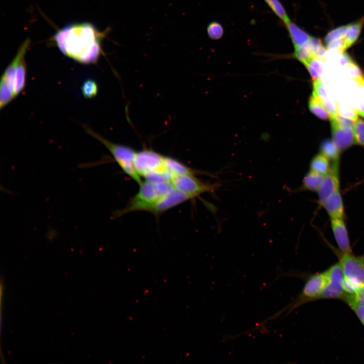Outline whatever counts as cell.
<instances>
[{
    "instance_id": "20",
    "label": "cell",
    "mask_w": 364,
    "mask_h": 364,
    "mask_svg": "<svg viewBox=\"0 0 364 364\" xmlns=\"http://www.w3.org/2000/svg\"><path fill=\"white\" fill-rule=\"evenodd\" d=\"M332 164L330 160L320 153L315 155L310 164V170L325 175L330 170Z\"/></svg>"
},
{
    "instance_id": "28",
    "label": "cell",
    "mask_w": 364,
    "mask_h": 364,
    "mask_svg": "<svg viewBox=\"0 0 364 364\" xmlns=\"http://www.w3.org/2000/svg\"><path fill=\"white\" fill-rule=\"evenodd\" d=\"M98 85L96 81L87 79L83 82L81 86V91L83 96L86 99H92L95 97L98 93Z\"/></svg>"
},
{
    "instance_id": "14",
    "label": "cell",
    "mask_w": 364,
    "mask_h": 364,
    "mask_svg": "<svg viewBox=\"0 0 364 364\" xmlns=\"http://www.w3.org/2000/svg\"><path fill=\"white\" fill-rule=\"evenodd\" d=\"M323 46L324 44L320 39L311 36L310 39L303 45L294 48L293 55L294 58L304 64L314 56Z\"/></svg>"
},
{
    "instance_id": "33",
    "label": "cell",
    "mask_w": 364,
    "mask_h": 364,
    "mask_svg": "<svg viewBox=\"0 0 364 364\" xmlns=\"http://www.w3.org/2000/svg\"><path fill=\"white\" fill-rule=\"evenodd\" d=\"M358 300L364 304V289L357 294Z\"/></svg>"
},
{
    "instance_id": "29",
    "label": "cell",
    "mask_w": 364,
    "mask_h": 364,
    "mask_svg": "<svg viewBox=\"0 0 364 364\" xmlns=\"http://www.w3.org/2000/svg\"><path fill=\"white\" fill-rule=\"evenodd\" d=\"M207 34L212 40H218L223 35L224 29L222 25L217 21L210 22L207 26Z\"/></svg>"
},
{
    "instance_id": "3",
    "label": "cell",
    "mask_w": 364,
    "mask_h": 364,
    "mask_svg": "<svg viewBox=\"0 0 364 364\" xmlns=\"http://www.w3.org/2000/svg\"><path fill=\"white\" fill-rule=\"evenodd\" d=\"M138 193L125 208L117 211V216L134 211H146L152 204L169 193L173 189L169 182L154 183L146 180L140 185Z\"/></svg>"
},
{
    "instance_id": "31",
    "label": "cell",
    "mask_w": 364,
    "mask_h": 364,
    "mask_svg": "<svg viewBox=\"0 0 364 364\" xmlns=\"http://www.w3.org/2000/svg\"><path fill=\"white\" fill-rule=\"evenodd\" d=\"M353 130L355 142L364 146V120L358 119L354 122Z\"/></svg>"
},
{
    "instance_id": "2",
    "label": "cell",
    "mask_w": 364,
    "mask_h": 364,
    "mask_svg": "<svg viewBox=\"0 0 364 364\" xmlns=\"http://www.w3.org/2000/svg\"><path fill=\"white\" fill-rule=\"evenodd\" d=\"M30 44L29 38L23 42L2 76L0 83L1 109L16 98L25 87L27 65L25 58Z\"/></svg>"
},
{
    "instance_id": "25",
    "label": "cell",
    "mask_w": 364,
    "mask_h": 364,
    "mask_svg": "<svg viewBox=\"0 0 364 364\" xmlns=\"http://www.w3.org/2000/svg\"><path fill=\"white\" fill-rule=\"evenodd\" d=\"M356 81L358 85L354 97V109L358 114L364 118V78Z\"/></svg>"
},
{
    "instance_id": "17",
    "label": "cell",
    "mask_w": 364,
    "mask_h": 364,
    "mask_svg": "<svg viewBox=\"0 0 364 364\" xmlns=\"http://www.w3.org/2000/svg\"><path fill=\"white\" fill-rule=\"evenodd\" d=\"M165 163L166 169L172 177L182 174H193L194 171L178 160L165 156Z\"/></svg>"
},
{
    "instance_id": "1",
    "label": "cell",
    "mask_w": 364,
    "mask_h": 364,
    "mask_svg": "<svg viewBox=\"0 0 364 364\" xmlns=\"http://www.w3.org/2000/svg\"><path fill=\"white\" fill-rule=\"evenodd\" d=\"M108 30L100 32L87 22L69 24L58 31L54 40L65 56L80 63L95 64L102 53L101 41Z\"/></svg>"
},
{
    "instance_id": "24",
    "label": "cell",
    "mask_w": 364,
    "mask_h": 364,
    "mask_svg": "<svg viewBox=\"0 0 364 364\" xmlns=\"http://www.w3.org/2000/svg\"><path fill=\"white\" fill-rule=\"evenodd\" d=\"M308 107L310 111L317 117L323 120L330 119L329 113L325 107L313 94L309 99Z\"/></svg>"
},
{
    "instance_id": "26",
    "label": "cell",
    "mask_w": 364,
    "mask_h": 364,
    "mask_svg": "<svg viewBox=\"0 0 364 364\" xmlns=\"http://www.w3.org/2000/svg\"><path fill=\"white\" fill-rule=\"evenodd\" d=\"M343 299L354 311L364 326V304L358 300L357 295L346 294Z\"/></svg>"
},
{
    "instance_id": "27",
    "label": "cell",
    "mask_w": 364,
    "mask_h": 364,
    "mask_svg": "<svg viewBox=\"0 0 364 364\" xmlns=\"http://www.w3.org/2000/svg\"><path fill=\"white\" fill-rule=\"evenodd\" d=\"M337 112L339 115L355 121L358 119V114L355 109L344 102H338Z\"/></svg>"
},
{
    "instance_id": "30",
    "label": "cell",
    "mask_w": 364,
    "mask_h": 364,
    "mask_svg": "<svg viewBox=\"0 0 364 364\" xmlns=\"http://www.w3.org/2000/svg\"><path fill=\"white\" fill-rule=\"evenodd\" d=\"M343 68V72L346 77L354 81L364 78L361 70L355 62H353Z\"/></svg>"
},
{
    "instance_id": "23",
    "label": "cell",
    "mask_w": 364,
    "mask_h": 364,
    "mask_svg": "<svg viewBox=\"0 0 364 364\" xmlns=\"http://www.w3.org/2000/svg\"><path fill=\"white\" fill-rule=\"evenodd\" d=\"M263 1L284 25L291 21L287 11L280 0Z\"/></svg>"
},
{
    "instance_id": "9",
    "label": "cell",
    "mask_w": 364,
    "mask_h": 364,
    "mask_svg": "<svg viewBox=\"0 0 364 364\" xmlns=\"http://www.w3.org/2000/svg\"><path fill=\"white\" fill-rule=\"evenodd\" d=\"M190 198L174 188L167 195L150 205L147 209L154 214H160Z\"/></svg>"
},
{
    "instance_id": "15",
    "label": "cell",
    "mask_w": 364,
    "mask_h": 364,
    "mask_svg": "<svg viewBox=\"0 0 364 364\" xmlns=\"http://www.w3.org/2000/svg\"><path fill=\"white\" fill-rule=\"evenodd\" d=\"M313 95L315 96L325 107L330 116V119L337 115V105L327 94V91L321 79L313 81Z\"/></svg>"
},
{
    "instance_id": "22",
    "label": "cell",
    "mask_w": 364,
    "mask_h": 364,
    "mask_svg": "<svg viewBox=\"0 0 364 364\" xmlns=\"http://www.w3.org/2000/svg\"><path fill=\"white\" fill-rule=\"evenodd\" d=\"M321 153L328 158L332 163L339 162L340 152L333 141L326 139L322 142L320 146Z\"/></svg>"
},
{
    "instance_id": "5",
    "label": "cell",
    "mask_w": 364,
    "mask_h": 364,
    "mask_svg": "<svg viewBox=\"0 0 364 364\" xmlns=\"http://www.w3.org/2000/svg\"><path fill=\"white\" fill-rule=\"evenodd\" d=\"M84 128L87 133L97 139L107 148L125 174L139 185L141 184L143 181L134 165L135 151L127 146L109 141L87 126H84Z\"/></svg>"
},
{
    "instance_id": "16",
    "label": "cell",
    "mask_w": 364,
    "mask_h": 364,
    "mask_svg": "<svg viewBox=\"0 0 364 364\" xmlns=\"http://www.w3.org/2000/svg\"><path fill=\"white\" fill-rule=\"evenodd\" d=\"M284 25L287 30L294 48L303 45L311 36L291 20Z\"/></svg>"
},
{
    "instance_id": "32",
    "label": "cell",
    "mask_w": 364,
    "mask_h": 364,
    "mask_svg": "<svg viewBox=\"0 0 364 364\" xmlns=\"http://www.w3.org/2000/svg\"><path fill=\"white\" fill-rule=\"evenodd\" d=\"M338 122L343 127H349L353 128L355 121L342 117L337 114L335 117Z\"/></svg>"
},
{
    "instance_id": "4",
    "label": "cell",
    "mask_w": 364,
    "mask_h": 364,
    "mask_svg": "<svg viewBox=\"0 0 364 364\" xmlns=\"http://www.w3.org/2000/svg\"><path fill=\"white\" fill-rule=\"evenodd\" d=\"M339 263L344 275L346 293L358 294L364 289V254L355 256L352 252H341Z\"/></svg>"
},
{
    "instance_id": "8",
    "label": "cell",
    "mask_w": 364,
    "mask_h": 364,
    "mask_svg": "<svg viewBox=\"0 0 364 364\" xmlns=\"http://www.w3.org/2000/svg\"><path fill=\"white\" fill-rule=\"evenodd\" d=\"M326 271L328 282L321 298H343L346 292L344 288V275L340 263L334 264Z\"/></svg>"
},
{
    "instance_id": "12",
    "label": "cell",
    "mask_w": 364,
    "mask_h": 364,
    "mask_svg": "<svg viewBox=\"0 0 364 364\" xmlns=\"http://www.w3.org/2000/svg\"><path fill=\"white\" fill-rule=\"evenodd\" d=\"M331 226L332 232L338 245L342 253H351L349 238L344 218L331 219Z\"/></svg>"
},
{
    "instance_id": "10",
    "label": "cell",
    "mask_w": 364,
    "mask_h": 364,
    "mask_svg": "<svg viewBox=\"0 0 364 364\" xmlns=\"http://www.w3.org/2000/svg\"><path fill=\"white\" fill-rule=\"evenodd\" d=\"M339 163H332L330 171L324 175L317 191L320 204L335 191L340 189Z\"/></svg>"
},
{
    "instance_id": "21",
    "label": "cell",
    "mask_w": 364,
    "mask_h": 364,
    "mask_svg": "<svg viewBox=\"0 0 364 364\" xmlns=\"http://www.w3.org/2000/svg\"><path fill=\"white\" fill-rule=\"evenodd\" d=\"M326 61L314 56L304 64L313 81L321 79Z\"/></svg>"
},
{
    "instance_id": "19",
    "label": "cell",
    "mask_w": 364,
    "mask_h": 364,
    "mask_svg": "<svg viewBox=\"0 0 364 364\" xmlns=\"http://www.w3.org/2000/svg\"><path fill=\"white\" fill-rule=\"evenodd\" d=\"M364 24V16L360 19L348 24L345 40L348 48L354 44L358 39Z\"/></svg>"
},
{
    "instance_id": "18",
    "label": "cell",
    "mask_w": 364,
    "mask_h": 364,
    "mask_svg": "<svg viewBox=\"0 0 364 364\" xmlns=\"http://www.w3.org/2000/svg\"><path fill=\"white\" fill-rule=\"evenodd\" d=\"M324 176V175L309 170L303 177L301 185L302 189L317 192Z\"/></svg>"
},
{
    "instance_id": "6",
    "label": "cell",
    "mask_w": 364,
    "mask_h": 364,
    "mask_svg": "<svg viewBox=\"0 0 364 364\" xmlns=\"http://www.w3.org/2000/svg\"><path fill=\"white\" fill-rule=\"evenodd\" d=\"M176 190L188 196L190 199L214 190L215 185H209L199 180L193 174H182L173 176L170 181Z\"/></svg>"
},
{
    "instance_id": "13",
    "label": "cell",
    "mask_w": 364,
    "mask_h": 364,
    "mask_svg": "<svg viewBox=\"0 0 364 364\" xmlns=\"http://www.w3.org/2000/svg\"><path fill=\"white\" fill-rule=\"evenodd\" d=\"M320 205L331 219L344 218V207L340 189L332 193Z\"/></svg>"
},
{
    "instance_id": "7",
    "label": "cell",
    "mask_w": 364,
    "mask_h": 364,
    "mask_svg": "<svg viewBox=\"0 0 364 364\" xmlns=\"http://www.w3.org/2000/svg\"><path fill=\"white\" fill-rule=\"evenodd\" d=\"M165 156L151 150L135 152L134 165L136 170L143 177L150 172L163 171L165 169Z\"/></svg>"
},
{
    "instance_id": "11",
    "label": "cell",
    "mask_w": 364,
    "mask_h": 364,
    "mask_svg": "<svg viewBox=\"0 0 364 364\" xmlns=\"http://www.w3.org/2000/svg\"><path fill=\"white\" fill-rule=\"evenodd\" d=\"M331 120L332 141L339 152L355 143L353 128L341 126L335 118Z\"/></svg>"
}]
</instances>
